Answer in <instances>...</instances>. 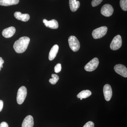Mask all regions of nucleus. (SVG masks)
<instances>
[{
    "mask_svg": "<svg viewBox=\"0 0 127 127\" xmlns=\"http://www.w3.org/2000/svg\"><path fill=\"white\" fill-rule=\"evenodd\" d=\"M30 39L27 36L20 37L14 43L13 47L16 52L22 53L25 52L30 43Z\"/></svg>",
    "mask_w": 127,
    "mask_h": 127,
    "instance_id": "1",
    "label": "nucleus"
},
{
    "mask_svg": "<svg viewBox=\"0 0 127 127\" xmlns=\"http://www.w3.org/2000/svg\"><path fill=\"white\" fill-rule=\"evenodd\" d=\"M27 95V89L25 86L21 87L18 89L17 96V101L18 104H22Z\"/></svg>",
    "mask_w": 127,
    "mask_h": 127,
    "instance_id": "2",
    "label": "nucleus"
},
{
    "mask_svg": "<svg viewBox=\"0 0 127 127\" xmlns=\"http://www.w3.org/2000/svg\"><path fill=\"white\" fill-rule=\"evenodd\" d=\"M108 28L107 27L102 26L94 30L92 36L94 39H98L104 36L106 34Z\"/></svg>",
    "mask_w": 127,
    "mask_h": 127,
    "instance_id": "3",
    "label": "nucleus"
},
{
    "mask_svg": "<svg viewBox=\"0 0 127 127\" xmlns=\"http://www.w3.org/2000/svg\"><path fill=\"white\" fill-rule=\"evenodd\" d=\"M69 46L72 51L76 52L80 48V44L77 37L74 36H71L68 39Z\"/></svg>",
    "mask_w": 127,
    "mask_h": 127,
    "instance_id": "4",
    "label": "nucleus"
},
{
    "mask_svg": "<svg viewBox=\"0 0 127 127\" xmlns=\"http://www.w3.org/2000/svg\"><path fill=\"white\" fill-rule=\"evenodd\" d=\"M122 44V40L120 35H117L113 39L110 44V47L111 50L115 51L118 50L121 47Z\"/></svg>",
    "mask_w": 127,
    "mask_h": 127,
    "instance_id": "5",
    "label": "nucleus"
},
{
    "mask_svg": "<svg viewBox=\"0 0 127 127\" xmlns=\"http://www.w3.org/2000/svg\"><path fill=\"white\" fill-rule=\"evenodd\" d=\"M99 63L98 59L97 58H94L85 65L84 69L87 71L91 72L95 70L97 68Z\"/></svg>",
    "mask_w": 127,
    "mask_h": 127,
    "instance_id": "6",
    "label": "nucleus"
},
{
    "mask_svg": "<svg viewBox=\"0 0 127 127\" xmlns=\"http://www.w3.org/2000/svg\"><path fill=\"white\" fill-rule=\"evenodd\" d=\"M114 9L112 5L109 4L103 5L101 10V14L106 17H110L113 14Z\"/></svg>",
    "mask_w": 127,
    "mask_h": 127,
    "instance_id": "7",
    "label": "nucleus"
},
{
    "mask_svg": "<svg viewBox=\"0 0 127 127\" xmlns=\"http://www.w3.org/2000/svg\"><path fill=\"white\" fill-rule=\"evenodd\" d=\"M114 70L116 73L123 77H127V68L126 66L122 64H119L116 65Z\"/></svg>",
    "mask_w": 127,
    "mask_h": 127,
    "instance_id": "8",
    "label": "nucleus"
},
{
    "mask_svg": "<svg viewBox=\"0 0 127 127\" xmlns=\"http://www.w3.org/2000/svg\"><path fill=\"white\" fill-rule=\"evenodd\" d=\"M103 92L105 100L107 101H110L112 96V91L111 86L109 84H106L104 85Z\"/></svg>",
    "mask_w": 127,
    "mask_h": 127,
    "instance_id": "9",
    "label": "nucleus"
},
{
    "mask_svg": "<svg viewBox=\"0 0 127 127\" xmlns=\"http://www.w3.org/2000/svg\"><path fill=\"white\" fill-rule=\"evenodd\" d=\"M15 28L14 27H10L5 29L2 32V35L5 38H10L13 36L15 33Z\"/></svg>",
    "mask_w": 127,
    "mask_h": 127,
    "instance_id": "10",
    "label": "nucleus"
},
{
    "mask_svg": "<svg viewBox=\"0 0 127 127\" xmlns=\"http://www.w3.org/2000/svg\"><path fill=\"white\" fill-rule=\"evenodd\" d=\"M43 22L46 27L51 29H57L59 26L57 21L55 19H53L49 21H47L46 19H44L43 20Z\"/></svg>",
    "mask_w": 127,
    "mask_h": 127,
    "instance_id": "11",
    "label": "nucleus"
},
{
    "mask_svg": "<svg viewBox=\"0 0 127 127\" xmlns=\"http://www.w3.org/2000/svg\"><path fill=\"white\" fill-rule=\"evenodd\" d=\"M34 125V119L31 115L25 118L22 123V127H33Z\"/></svg>",
    "mask_w": 127,
    "mask_h": 127,
    "instance_id": "12",
    "label": "nucleus"
},
{
    "mask_svg": "<svg viewBox=\"0 0 127 127\" xmlns=\"http://www.w3.org/2000/svg\"><path fill=\"white\" fill-rule=\"evenodd\" d=\"M14 16L17 19L22 21L27 22L30 19V16L28 14H22L20 12H16L14 13Z\"/></svg>",
    "mask_w": 127,
    "mask_h": 127,
    "instance_id": "13",
    "label": "nucleus"
},
{
    "mask_svg": "<svg viewBox=\"0 0 127 127\" xmlns=\"http://www.w3.org/2000/svg\"><path fill=\"white\" fill-rule=\"evenodd\" d=\"M59 46L57 45H54L52 48L49 53V58L50 61H52L56 56L59 50Z\"/></svg>",
    "mask_w": 127,
    "mask_h": 127,
    "instance_id": "14",
    "label": "nucleus"
},
{
    "mask_svg": "<svg viewBox=\"0 0 127 127\" xmlns=\"http://www.w3.org/2000/svg\"><path fill=\"white\" fill-rule=\"evenodd\" d=\"M69 4L71 10L72 12H75L79 8L80 3L79 1L76 0H69Z\"/></svg>",
    "mask_w": 127,
    "mask_h": 127,
    "instance_id": "15",
    "label": "nucleus"
},
{
    "mask_svg": "<svg viewBox=\"0 0 127 127\" xmlns=\"http://www.w3.org/2000/svg\"><path fill=\"white\" fill-rule=\"evenodd\" d=\"M19 0H0V5L9 6L18 4Z\"/></svg>",
    "mask_w": 127,
    "mask_h": 127,
    "instance_id": "16",
    "label": "nucleus"
},
{
    "mask_svg": "<svg viewBox=\"0 0 127 127\" xmlns=\"http://www.w3.org/2000/svg\"><path fill=\"white\" fill-rule=\"evenodd\" d=\"M92 95V92L89 90H84L79 93L77 95V97L78 98H86L89 97Z\"/></svg>",
    "mask_w": 127,
    "mask_h": 127,
    "instance_id": "17",
    "label": "nucleus"
},
{
    "mask_svg": "<svg viewBox=\"0 0 127 127\" xmlns=\"http://www.w3.org/2000/svg\"><path fill=\"white\" fill-rule=\"evenodd\" d=\"M52 78H50L49 82L52 84H55L58 81L59 77L56 74H53L52 75Z\"/></svg>",
    "mask_w": 127,
    "mask_h": 127,
    "instance_id": "18",
    "label": "nucleus"
},
{
    "mask_svg": "<svg viewBox=\"0 0 127 127\" xmlns=\"http://www.w3.org/2000/svg\"><path fill=\"white\" fill-rule=\"evenodd\" d=\"M120 6L124 11L127 10V0H120Z\"/></svg>",
    "mask_w": 127,
    "mask_h": 127,
    "instance_id": "19",
    "label": "nucleus"
},
{
    "mask_svg": "<svg viewBox=\"0 0 127 127\" xmlns=\"http://www.w3.org/2000/svg\"><path fill=\"white\" fill-rule=\"evenodd\" d=\"M103 0H93L92 1V5L93 7H95L100 4Z\"/></svg>",
    "mask_w": 127,
    "mask_h": 127,
    "instance_id": "20",
    "label": "nucleus"
},
{
    "mask_svg": "<svg viewBox=\"0 0 127 127\" xmlns=\"http://www.w3.org/2000/svg\"><path fill=\"white\" fill-rule=\"evenodd\" d=\"M62 70L61 64L60 63L57 64L55 67V71L56 73H58Z\"/></svg>",
    "mask_w": 127,
    "mask_h": 127,
    "instance_id": "21",
    "label": "nucleus"
},
{
    "mask_svg": "<svg viewBox=\"0 0 127 127\" xmlns=\"http://www.w3.org/2000/svg\"><path fill=\"white\" fill-rule=\"evenodd\" d=\"M83 127H94V124L92 121H89L84 125Z\"/></svg>",
    "mask_w": 127,
    "mask_h": 127,
    "instance_id": "22",
    "label": "nucleus"
},
{
    "mask_svg": "<svg viewBox=\"0 0 127 127\" xmlns=\"http://www.w3.org/2000/svg\"><path fill=\"white\" fill-rule=\"evenodd\" d=\"M0 127H9L7 123L5 122H2L0 124Z\"/></svg>",
    "mask_w": 127,
    "mask_h": 127,
    "instance_id": "23",
    "label": "nucleus"
},
{
    "mask_svg": "<svg viewBox=\"0 0 127 127\" xmlns=\"http://www.w3.org/2000/svg\"><path fill=\"white\" fill-rule=\"evenodd\" d=\"M4 63V61L2 59V58L0 57V71L1 68L3 67V64Z\"/></svg>",
    "mask_w": 127,
    "mask_h": 127,
    "instance_id": "24",
    "label": "nucleus"
},
{
    "mask_svg": "<svg viewBox=\"0 0 127 127\" xmlns=\"http://www.w3.org/2000/svg\"><path fill=\"white\" fill-rule=\"evenodd\" d=\"M3 107V102L2 100H0V112L2 111Z\"/></svg>",
    "mask_w": 127,
    "mask_h": 127,
    "instance_id": "25",
    "label": "nucleus"
},
{
    "mask_svg": "<svg viewBox=\"0 0 127 127\" xmlns=\"http://www.w3.org/2000/svg\"><path fill=\"white\" fill-rule=\"evenodd\" d=\"M83 99V98H80V100H82V99Z\"/></svg>",
    "mask_w": 127,
    "mask_h": 127,
    "instance_id": "26",
    "label": "nucleus"
}]
</instances>
